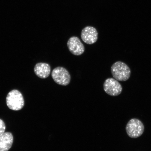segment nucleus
<instances>
[{
    "label": "nucleus",
    "mask_w": 151,
    "mask_h": 151,
    "mask_svg": "<svg viewBox=\"0 0 151 151\" xmlns=\"http://www.w3.org/2000/svg\"><path fill=\"white\" fill-rule=\"evenodd\" d=\"M113 78L120 81H126L130 78L131 70L127 65L122 61H117L111 67Z\"/></svg>",
    "instance_id": "f257e3e1"
},
{
    "label": "nucleus",
    "mask_w": 151,
    "mask_h": 151,
    "mask_svg": "<svg viewBox=\"0 0 151 151\" xmlns=\"http://www.w3.org/2000/svg\"><path fill=\"white\" fill-rule=\"evenodd\" d=\"M6 102L9 108L14 111L20 110L24 105L23 96L17 90H13L9 92L6 98Z\"/></svg>",
    "instance_id": "f03ea898"
},
{
    "label": "nucleus",
    "mask_w": 151,
    "mask_h": 151,
    "mask_svg": "<svg viewBox=\"0 0 151 151\" xmlns=\"http://www.w3.org/2000/svg\"><path fill=\"white\" fill-rule=\"evenodd\" d=\"M144 125L137 119H132L128 122L126 130L128 136L132 138H137L141 136L144 132Z\"/></svg>",
    "instance_id": "7ed1b4c3"
},
{
    "label": "nucleus",
    "mask_w": 151,
    "mask_h": 151,
    "mask_svg": "<svg viewBox=\"0 0 151 151\" xmlns=\"http://www.w3.org/2000/svg\"><path fill=\"white\" fill-rule=\"evenodd\" d=\"M52 77L56 83L62 86H67L70 83V75L67 69L61 67H56L53 70Z\"/></svg>",
    "instance_id": "20e7f679"
},
{
    "label": "nucleus",
    "mask_w": 151,
    "mask_h": 151,
    "mask_svg": "<svg viewBox=\"0 0 151 151\" xmlns=\"http://www.w3.org/2000/svg\"><path fill=\"white\" fill-rule=\"evenodd\" d=\"M104 90L107 94L112 96H118L122 90V85L118 81L113 78H108L103 84Z\"/></svg>",
    "instance_id": "39448f33"
},
{
    "label": "nucleus",
    "mask_w": 151,
    "mask_h": 151,
    "mask_svg": "<svg viewBox=\"0 0 151 151\" xmlns=\"http://www.w3.org/2000/svg\"><path fill=\"white\" fill-rule=\"evenodd\" d=\"M81 38L83 41L86 44H94L97 41L98 38L97 30L92 26H86L81 32Z\"/></svg>",
    "instance_id": "423d86ee"
},
{
    "label": "nucleus",
    "mask_w": 151,
    "mask_h": 151,
    "mask_svg": "<svg viewBox=\"0 0 151 151\" xmlns=\"http://www.w3.org/2000/svg\"><path fill=\"white\" fill-rule=\"evenodd\" d=\"M67 44L69 51L73 55H81L85 51L83 44L77 37H71L68 40Z\"/></svg>",
    "instance_id": "0eeeda50"
},
{
    "label": "nucleus",
    "mask_w": 151,
    "mask_h": 151,
    "mask_svg": "<svg viewBox=\"0 0 151 151\" xmlns=\"http://www.w3.org/2000/svg\"><path fill=\"white\" fill-rule=\"evenodd\" d=\"M34 71L37 77L45 79L50 75L51 68L48 63H39L35 65Z\"/></svg>",
    "instance_id": "6e6552de"
},
{
    "label": "nucleus",
    "mask_w": 151,
    "mask_h": 151,
    "mask_svg": "<svg viewBox=\"0 0 151 151\" xmlns=\"http://www.w3.org/2000/svg\"><path fill=\"white\" fill-rule=\"evenodd\" d=\"M14 137L12 134L5 132L0 135V151H8L12 147Z\"/></svg>",
    "instance_id": "1a4fd4ad"
},
{
    "label": "nucleus",
    "mask_w": 151,
    "mask_h": 151,
    "mask_svg": "<svg viewBox=\"0 0 151 151\" xmlns=\"http://www.w3.org/2000/svg\"><path fill=\"white\" fill-rule=\"evenodd\" d=\"M5 129L6 126L4 122L0 119V135L5 133Z\"/></svg>",
    "instance_id": "9d476101"
}]
</instances>
